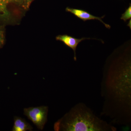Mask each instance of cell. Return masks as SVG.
<instances>
[{
	"label": "cell",
	"instance_id": "8",
	"mask_svg": "<svg viewBox=\"0 0 131 131\" xmlns=\"http://www.w3.org/2000/svg\"><path fill=\"white\" fill-rule=\"evenodd\" d=\"M4 32L2 28L0 27V47L4 43Z\"/></svg>",
	"mask_w": 131,
	"mask_h": 131
},
{
	"label": "cell",
	"instance_id": "5",
	"mask_svg": "<svg viewBox=\"0 0 131 131\" xmlns=\"http://www.w3.org/2000/svg\"><path fill=\"white\" fill-rule=\"evenodd\" d=\"M33 127L25 119L21 117L15 116L14 118V123L12 131H32Z\"/></svg>",
	"mask_w": 131,
	"mask_h": 131
},
{
	"label": "cell",
	"instance_id": "4",
	"mask_svg": "<svg viewBox=\"0 0 131 131\" xmlns=\"http://www.w3.org/2000/svg\"><path fill=\"white\" fill-rule=\"evenodd\" d=\"M90 38H82L81 39L76 38L70 35L64 34L59 35L56 37L57 40L63 42L64 45L73 50L74 52V60L76 61V50L78 44L82 40L90 39Z\"/></svg>",
	"mask_w": 131,
	"mask_h": 131
},
{
	"label": "cell",
	"instance_id": "9",
	"mask_svg": "<svg viewBox=\"0 0 131 131\" xmlns=\"http://www.w3.org/2000/svg\"><path fill=\"white\" fill-rule=\"evenodd\" d=\"M19 0H0V1L6 3H13L16 2Z\"/></svg>",
	"mask_w": 131,
	"mask_h": 131
},
{
	"label": "cell",
	"instance_id": "3",
	"mask_svg": "<svg viewBox=\"0 0 131 131\" xmlns=\"http://www.w3.org/2000/svg\"><path fill=\"white\" fill-rule=\"evenodd\" d=\"M66 12H69L74 15L78 18L84 21L91 20H98L102 23L107 28L110 29L111 28V26L110 25L106 24L102 20V19L105 17V15L101 17H97L90 14L89 12L83 9L72 8L69 7L66 8Z\"/></svg>",
	"mask_w": 131,
	"mask_h": 131
},
{
	"label": "cell",
	"instance_id": "6",
	"mask_svg": "<svg viewBox=\"0 0 131 131\" xmlns=\"http://www.w3.org/2000/svg\"><path fill=\"white\" fill-rule=\"evenodd\" d=\"M131 18V5L130 4L129 7L126 9L125 11L123 14H122L121 19L124 20L125 22H126L128 20L130 19Z\"/></svg>",
	"mask_w": 131,
	"mask_h": 131
},
{
	"label": "cell",
	"instance_id": "1",
	"mask_svg": "<svg viewBox=\"0 0 131 131\" xmlns=\"http://www.w3.org/2000/svg\"><path fill=\"white\" fill-rule=\"evenodd\" d=\"M109 127L89 109L81 106L74 107L54 125L55 131H105Z\"/></svg>",
	"mask_w": 131,
	"mask_h": 131
},
{
	"label": "cell",
	"instance_id": "10",
	"mask_svg": "<svg viewBox=\"0 0 131 131\" xmlns=\"http://www.w3.org/2000/svg\"><path fill=\"white\" fill-rule=\"evenodd\" d=\"M131 19H130V20L129 21V23H128V24H127V26H129V27L130 28V29H131Z\"/></svg>",
	"mask_w": 131,
	"mask_h": 131
},
{
	"label": "cell",
	"instance_id": "7",
	"mask_svg": "<svg viewBox=\"0 0 131 131\" xmlns=\"http://www.w3.org/2000/svg\"><path fill=\"white\" fill-rule=\"evenodd\" d=\"M34 0H20V6H21L25 9H27L29 8L31 3Z\"/></svg>",
	"mask_w": 131,
	"mask_h": 131
},
{
	"label": "cell",
	"instance_id": "2",
	"mask_svg": "<svg viewBox=\"0 0 131 131\" xmlns=\"http://www.w3.org/2000/svg\"><path fill=\"white\" fill-rule=\"evenodd\" d=\"M48 107L47 106L31 107L24 109V114L38 129L42 130L47 122Z\"/></svg>",
	"mask_w": 131,
	"mask_h": 131
}]
</instances>
